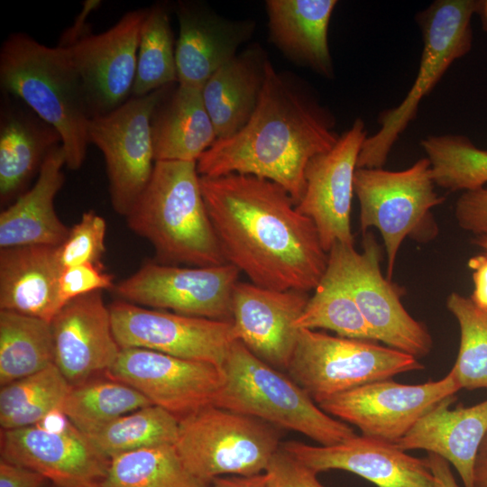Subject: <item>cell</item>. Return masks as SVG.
Instances as JSON below:
<instances>
[{
    "label": "cell",
    "instance_id": "1",
    "mask_svg": "<svg viewBox=\"0 0 487 487\" xmlns=\"http://www.w3.org/2000/svg\"><path fill=\"white\" fill-rule=\"evenodd\" d=\"M200 185L226 262L263 288L316 289L328 253L312 220L282 187L236 173L200 177Z\"/></svg>",
    "mask_w": 487,
    "mask_h": 487
},
{
    "label": "cell",
    "instance_id": "2",
    "mask_svg": "<svg viewBox=\"0 0 487 487\" xmlns=\"http://www.w3.org/2000/svg\"><path fill=\"white\" fill-rule=\"evenodd\" d=\"M332 113L271 61L257 106L237 133L217 139L198 160L200 177L252 175L282 187L296 206L309 161L330 150L340 134Z\"/></svg>",
    "mask_w": 487,
    "mask_h": 487
},
{
    "label": "cell",
    "instance_id": "3",
    "mask_svg": "<svg viewBox=\"0 0 487 487\" xmlns=\"http://www.w3.org/2000/svg\"><path fill=\"white\" fill-rule=\"evenodd\" d=\"M0 85L60 134L66 167L80 169L91 119L85 89L69 51L49 47L23 32L11 33L0 50Z\"/></svg>",
    "mask_w": 487,
    "mask_h": 487
},
{
    "label": "cell",
    "instance_id": "4",
    "mask_svg": "<svg viewBox=\"0 0 487 487\" xmlns=\"http://www.w3.org/2000/svg\"><path fill=\"white\" fill-rule=\"evenodd\" d=\"M125 218L133 233L150 242L159 263H226L206 207L196 161H155L146 188Z\"/></svg>",
    "mask_w": 487,
    "mask_h": 487
},
{
    "label": "cell",
    "instance_id": "5",
    "mask_svg": "<svg viewBox=\"0 0 487 487\" xmlns=\"http://www.w3.org/2000/svg\"><path fill=\"white\" fill-rule=\"evenodd\" d=\"M225 382L214 405L290 429L332 446L356 435L349 424L322 410L289 376L235 340L222 366Z\"/></svg>",
    "mask_w": 487,
    "mask_h": 487
},
{
    "label": "cell",
    "instance_id": "6",
    "mask_svg": "<svg viewBox=\"0 0 487 487\" xmlns=\"http://www.w3.org/2000/svg\"><path fill=\"white\" fill-rule=\"evenodd\" d=\"M476 10L477 0H436L417 14L423 41L418 73L403 100L380 112V128L363 142L357 168L383 167L393 145L417 117L422 99L449 67L470 51Z\"/></svg>",
    "mask_w": 487,
    "mask_h": 487
},
{
    "label": "cell",
    "instance_id": "7",
    "mask_svg": "<svg viewBox=\"0 0 487 487\" xmlns=\"http://www.w3.org/2000/svg\"><path fill=\"white\" fill-rule=\"evenodd\" d=\"M174 446L186 469L208 486L225 475L263 473L281 443L280 428L209 405L179 420Z\"/></svg>",
    "mask_w": 487,
    "mask_h": 487
},
{
    "label": "cell",
    "instance_id": "8",
    "mask_svg": "<svg viewBox=\"0 0 487 487\" xmlns=\"http://www.w3.org/2000/svg\"><path fill=\"white\" fill-rule=\"evenodd\" d=\"M435 186L427 158L402 170H355L354 189L360 205V228L363 234L370 227L377 228L381 234L387 253L386 278L390 280L405 238L427 243L438 234L431 210L445 198L435 191Z\"/></svg>",
    "mask_w": 487,
    "mask_h": 487
},
{
    "label": "cell",
    "instance_id": "9",
    "mask_svg": "<svg viewBox=\"0 0 487 487\" xmlns=\"http://www.w3.org/2000/svg\"><path fill=\"white\" fill-rule=\"evenodd\" d=\"M424 368L416 357L373 341L299 328L287 372L317 403L371 382Z\"/></svg>",
    "mask_w": 487,
    "mask_h": 487
},
{
    "label": "cell",
    "instance_id": "10",
    "mask_svg": "<svg viewBox=\"0 0 487 487\" xmlns=\"http://www.w3.org/2000/svg\"><path fill=\"white\" fill-rule=\"evenodd\" d=\"M381 257L380 245L372 233L367 232L362 253L354 245L334 244L327 266L350 291L376 341L417 359L424 357L433 347L431 335L403 307V289L381 274Z\"/></svg>",
    "mask_w": 487,
    "mask_h": 487
},
{
    "label": "cell",
    "instance_id": "11",
    "mask_svg": "<svg viewBox=\"0 0 487 487\" xmlns=\"http://www.w3.org/2000/svg\"><path fill=\"white\" fill-rule=\"evenodd\" d=\"M173 86L133 96L115 110L89 121L88 142L103 153L112 207L119 216L126 217L151 179L155 164L152 116Z\"/></svg>",
    "mask_w": 487,
    "mask_h": 487
},
{
    "label": "cell",
    "instance_id": "12",
    "mask_svg": "<svg viewBox=\"0 0 487 487\" xmlns=\"http://www.w3.org/2000/svg\"><path fill=\"white\" fill-rule=\"evenodd\" d=\"M240 271L217 266L181 267L148 262L112 289L120 299L153 309L233 321V295Z\"/></svg>",
    "mask_w": 487,
    "mask_h": 487
},
{
    "label": "cell",
    "instance_id": "13",
    "mask_svg": "<svg viewBox=\"0 0 487 487\" xmlns=\"http://www.w3.org/2000/svg\"><path fill=\"white\" fill-rule=\"evenodd\" d=\"M460 390L450 371L441 380L416 385L378 381L317 404L328 415L358 427L363 436L396 444L425 414Z\"/></svg>",
    "mask_w": 487,
    "mask_h": 487
},
{
    "label": "cell",
    "instance_id": "14",
    "mask_svg": "<svg viewBox=\"0 0 487 487\" xmlns=\"http://www.w3.org/2000/svg\"><path fill=\"white\" fill-rule=\"evenodd\" d=\"M120 348H142L222 367L236 340L233 321L189 317L118 299L109 306Z\"/></svg>",
    "mask_w": 487,
    "mask_h": 487
},
{
    "label": "cell",
    "instance_id": "15",
    "mask_svg": "<svg viewBox=\"0 0 487 487\" xmlns=\"http://www.w3.org/2000/svg\"><path fill=\"white\" fill-rule=\"evenodd\" d=\"M179 420L214 405L225 382L222 367L142 348H121L106 372Z\"/></svg>",
    "mask_w": 487,
    "mask_h": 487
},
{
    "label": "cell",
    "instance_id": "16",
    "mask_svg": "<svg viewBox=\"0 0 487 487\" xmlns=\"http://www.w3.org/2000/svg\"><path fill=\"white\" fill-rule=\"evenodd\" d=\"M368 137L357 118L335 144L317 154L305 172V190L297 209L314 223L325 252L335 244L354 245L351 209L358 157Z\"/></svg>",
    "mask_w": 487,
    "mask_h": 487
},
{
    "label": "cell",
    "instance_id": "17",
    "mask_svg": "<svg viewBox=\"0 0 487 487\" xmlns=\"http://www.w3.org/2000/svg\"><path fill=\"white\" fill-rule=\"evenodd\" d=\"M145 14L146 9L129 11L110 29L90 33L67 49L82 81L91 118L106 115L129 99Z\"/></svg>",
    "mask_w": 487,
    "mask_h": 487
},
{
    "label": "cell",
    "instance_id": "18",
    "mask_svg": "<svg viewBox=\"0 0 487 487\" xmlns=\"http://www.w3.org/2000/svg\"><path fill=\"white\" fill-rule=\"evenodd\" d=\"M1 458L32 469L56 487H102L110 459L69 421L1 430Z\"/></svg>",
    "mask_w": 487,
    "mask_h": 487
},
{
    "label": "cell",
    "instance_id": "19",
    "mask_svg": "<svg viewBox=\"0 0 487 487\" xmlns=\"http://www.w3.org/2000/svg\"><path fill=\"white\" fill-rule=\"evenodd\" d=\"M308 293L238 281L233 295L236 340L264 363L287 371L299 330L294 323L308 303Z\"/></svg>",
    "mask_w": 487,
    "mask_h": 487
},
{
    "label": "cell",
    "instance_id": "20",
    "mask_svg": "<svg viewBox=\"0 0 487 487\" xmlns=\"http://www.w3.org/2000/svg\"><path fill=\"white\" fill-rule=\"evenodd\" d=\"M281 447L317 473L347 471L377 487H434L427 459L414 457L395 444L363 435L332 446L289 441Z\"/></svg>",
    "mask_w": 487,
    "mask_h": 487
},
{
    "label": "cell",
    "instance_id": "21",
    "mask_svg": "<svg viewBox=\"0 0 487 487\" xmlns=\"http://www.w3.org/2000/svg\"><path fill=\"white\" fill-rule=\"evenodd\" d=\"M51 325L54 364L70 386L106 372L121 350L114 335L109 307L104 302L102 290L69 301Z\"/></svg>",
    "mask_w": 487,
    "mask_h": 487
},
{
    "label": "cell",
    "instance_id": "22",
    "mask_svg": "<svg viewBox=\"0 0 487 487\" xmlns=\"http://www.w3.org/2000/svg\"><path fill=\"white\" fill-rule=\"evenodd\" d=\"M176 14L179 32L175 46L178 84L203 87L207 80L238 53L255 24L221 17L198 2L181 1Z\"/></svg>",
    "mask_w": 487,
    "mask_h": 487
},
{
    "label": "cell",
    "instance_id": "23",
    "mask_svg": "<svg viewBox=\"0 0 487 487\" xmlns=\"http://www.w3.org/2000/svg\"><path fill=\"white\" fill-rule=\"evenodd\" d=\"M446 398L425 414L395 445L403 451L423 449L452 464L464 487H474V468L487 435V400L473 406L449 409Z\"/></svg>",
    "mask_w": 487,
    "mask_h": 487
},
{
    "label": "cell",
    "instance_id": "24",
    "mask_svg": "<svg viewBox=\"0 0 487 487\" xmlns=\"http://www.w3.org/2000/svg\"><path fill=\"white\" fill-rule=\"evenodd\" d=\"M62 144L46 157L32 188L0 213V249L45 245L59 247L69 229L58 216L54 201L65 181Z\"/></svg>",
    "mask_w": 487,
    "mask_h": 487
},
{
    "label": "cell",
    "instance_id": "25",
    "mask_svg": "<svg viewBox=\"0 0 487 487\" xmlns=\"http://www.w3.org/2000/svg\"><path fill=\"white\" fill-rule=\"evenodd\" d=\"M58 247L0 249V310L51 322L61 309Z\"/></svg>",
    "mask_w": 487,
    "mask_h": 487
},
{
    "label": "cell",
    "instance_id": "26",
    "mask_svg": "<svg viewBox=\"0 0 487 487\" xmlns=\"http://www.w3.org/2000/svg\"><path fill=\"white\" fill-rule=\"evenodd\" d=\"M0 115V201L11 204L41 168L49 153L62 142L59 132L26 105L5 94Z\"/></svg>",
    "mask_w": 487,
    "mask_h": 487
},
{
    "label": "cell",
    "instance_id": "27",
    "mask_svg": "<svg viewBox=\"0 0 487 487\" xmlns=\"http://www.w3.org/2000/svg\"><path fill=\"white\" fill-rule=\"evenodd\" d=\"M335 0H268L271 41L292 62L322 77L334 76L328 28Z\"/></svg>",
    "mask_w": 487,
    "mask_h": 487
},
{
    "label": "cell",
    "instance_id": "28",
    "mask_svg": "<svg viewBox=\"0 0 487 487\" xmlns=\"http://www.w3.org/2000/svg\"><path fill=\"white\" fill-rule=\"evenodd\" d=\"M265 51L253 43L218 69L202 87L216 140L237 133L253 115L264 85Z\"/></svg>",
    "mask_w": 487,
    "mask_h": 487
},
{
    "label": "cell",
    "instance_id": "29",
    "mask_svg": "<svg viewBox=\"0 0 487 487\" xmlns=\"http://www.w3.org/2000/svg\"><path fill=\"white\" fill-rule=\"evenodd\" d=\"M155 161H198L216 141L202 87L178 84L152 116Z\"/></svg>",
    "mask_w": 487,
    "mask_h": 487
},
{
    "label": "cell",
    "instance_id": "30",
    "mask_svg": "<svg viewBox=\"0 0 487 487\" xmlns=\"http://www.w3.org/2000/svg\"><path fill=\"white\" fill-rule=\"evenodd\" d=\"M51 325L43 319L0 310V384L6 385L54 364Z\"/></svg>",
    "mask_w": 487,
    "mask_h": 487
},
{
    "label": "cell",
    "instance_id": "31",
    "mask_svg": "<svg viewBox=\"0 0 487 487\" xmlns=\"http://www.w3.org/2000/svg\"><path fill=\"white\" fill-rule=\"evenodd\" d=\"M150 405L145 396L128 384L94 378L71 386L61 409L87 436L119 417Z\"/></svg>",
    "mask_w": 487,
    "mask_h": 487
},
{
    "label": "cell",
    "instance_id": "32",
    "mask_svg": "<svg viewBox=\"0 0 487 487\" xmlns=\"http://www.w3.org/2000/svg\"><path fill=\"white\" fill-rule=\"evenodd\" d=\"M70 387L55 364L1 386V429L36 425L51 411L62 408Z\"/></svg>",
    "mask_w": 487,
    "mask_h": 487
},
{
    "label": "cell",
    "instance_id": "33",
    "mask_svg": "<svg viewBox=\"0 0 487 487\" xmlns=\"http://www.w3.org/2000/svg\"><path fill=\"white\" fill-rule=\"evenodd\" d=\"M179 420L167 410L150 405L107 423L87 436L106 457L148 447L175 445Z\"/></svg>",
    "mask_w": 487,
    "mask_h": 487
},
{
    "label": "cell",
    "instance_id": "34",
    "mask_svg": "<svg viewBox=\"0 0 487 487\" xmlns=\"http://www.w3.org/2000/svg\"><path fill=\"white\" fill-rule=\"evenodd\" d=\"M102 487H207L182 464L174 445L143 448L110 459Z\"/></svg>",
    "mask_w": 487,
    "mask_h": 487
},
{
    "label": "cell",
    "instance_id": "35",
    "mask_svg": "<svg viewBox=\"0 0 487 487\" xmlns=\"http://www.w3.org/2000/svg\"><path fill=\"white\" fill-rule=\"evenodd\" d=\"M294 326L323 328L339 336L377 342L350 291L329 266Z\"/></svg>",
    "mask_w": 487,
    "mask_h": 487
},
{
    "label": "cell",
    "instance_id": "36",
    "mask_svg": "<svg viewBox=\"0 0 487 487\" xmlns=\"http://www.w3.org/2000/svg\"><path fill=\"white\" fill-rule=\"evenodd\" d=\"M420 144L430 161L436 185L451 192L470 191L487 183V151L462 134L428 135Z\"/></svg>",
    "mask_w": 487,
    "mask_h": 487
},
{
    "label": "cell",
    "instance_id": "37",
    "mask_svg": "<svg viewBox=\"0 0 487 487\" xmlns=\"http://www.w3.org/2000/svg\"><path fill=\"white\" fill-rule=\"evenodd\" d=\"M175 49L168 9L154 4L146 9L141 28L133 96L178 84Z\"/></svg>",
    "mask_w": 487,
    "mask_h": 487
},
{
    "label": "cell",
    "instance_id": "38",
    "mask_svg": "<svg viewBox=\"0 0 487 487\" xmlns=\"http://www.w3.org/2000/svg\"><path fill=\"white\" fill-rule=\"evenodd\" d=\"M446 308L460 328L458 354L451 371L461 389L487 391V311L457 292L448 296Z\"/></svg>",
    "mask_w": 487,
    "mask_h": 487
},
{
    "label": "cell",
    "instance_id": "39",
    "mask_svg": "<svg viewBox=\"0 0 487 487\" xmlns=\"http://www.w3.org/2000/svg\"><path fill=\"white\" fill-rule=\"evenodd\" d=\"M106 220L93 210L84 212L58 247L63 270L83 263H101L106 253Z\"/></svg>",
    "mask_w": 487,
    "mask_h": 487
},
{
    "label": "cell",
    "instance_id": "40",
    "mask_svg": "<svg viewBox=\"0 0 487 487\" xmlns=\"http://www.w3.org/2000/svg\"><path fill=\"white\" fill-rule=\"evenodd\" d=\"M114 277L104 270L102 263H83L66 268L60 279V299L62 307L69 301L103 289H112Z\"/></svg>",
    "mask_w": 487,
    "mask_h": 487
},
{
    "label": "cell",
    "instance_id": "41",
    "mask_svg": "<svg viewBox=\"0 0 487 487\" xmlns=\"http://www.w3.org/2000/svg\"><path fill=\"white\" fill-rule=\"evenodd\" d=\"M265 487H325L317 473L284 450L281 446L264 473Z\"/></svg>",
    "mask_w": 487,
    "mask_h": 487
},
{
    "label": "cell",
    "instance_id": "42",
    "mask_svg": "<svg viewBox=\"0 0 487 487\" xmlns=\"http://www.w3.org/2000/svg\"><path fill=\"white\" fill-rule=\"evenodd\" d=\"M455 216L464 230L475 234L487 230V188L463 192L456 201Z\"/></svg>",
    "mask_w": 487,
    "mask_h": 487
},
{
    "label": "cell",
    "instance_id": "43",
    "mask_svg": "<svg viewBox=\"0 0 487 487\" xmlns=\"http://www.w3.org/2000/svg\"><path fill=\"white\" fill-rule=\"evenodd\" d=\"M473 243L484 250V253L473 256L468 267L473 271V291L471 299L487 311V230L476 234Z\"/></svg>",
    "mask_w": 487,
    "mask_h": 487
},
{
    "label": "cell",
    "instance_id": "44",
    "mask_svg": "<svg viewBox=\"0 0 487 487\" xmlns=\"http://www.w3.org/2000/svg\"><path fill=\"white\" fill-rule=\"evenodd\" d=\"M47 479L27 467L0 460V487H42Z\"/></svg>",
    "mask_w": 487,
    "mask_h": 487
},
{
    "label": "cell",
    "instance_id": "45",
    "mask_svg": "<svg viewBox=\"0 0 487 487\" xmlns=\"http://www.w3.org/2000/svg\"><path fill=\"white\" fill-rule=\"evenodd\" d=\"M101 5L99 0H87L82 4V9L75 18L71 26L67 28L61 34L59 45L68 49L78 42L83 37L90 34L89 25L87 23V16Z\"/></svg>",
    "mask_w": 487,
    "mask_h": 487
},
{
    "label": "cell",
    "instance_id": "46",
    "mask_svg": "<svg viewBox=\"0 0 487 487\" xmlns=\"http://www.w3.org/2000/svg\"><path fill=\"white\" fill-rule=\"evenodd\" d=\"M427 459L434 477V487H458L446 460L432 453H428Z\"/></svg>",
    "mask_w": 487,
    "mask_h": 487
},
{
    "label": "cell",
    "instance_id": "47",
    "mask_svg": "<svg viewBox=\"0 0 487 487\" xmlns=\"http://www.w3.org/2000/svg\"><path fill=\"white\" fill-rule=\"evenodd\" d=\"M207 487H265L264 474L253 476H221L215 478Z\"/></svg>",
    "mask_w": 487,
    "mask_h": 487
},
{
    "label": "cell",
    "instance_id": "48",
    "mask_svg": "<svg viewBox=\"0 0 487 487\" xmlns=\"http://www.w3.org/2000/svg\"><path fill=\"white\" fill-rule=\"evenodd\" d=\"M474 487H487V460L479 457L474 468Z\"/></svg>",
    "mask_w": 487,
    "mask_h": 487
},
{
    "label": "cell",
    "instance_id": "49",
    "mask_svg": "<svg viewBox=\"0 0 487 487\" xmlns=\"http://www.w3.org/2000/svg\"><path fill=\"white\" fill-rule=\"evenodd\" d=\"M476 14L480 18L482 29L487 32V0H477Z\"/></svg>",
    "mask_w": 487,
    "mask_h": 487
},
{
    "label": "cell",
    "instance_id": "50",
    "mask_svg": "<svg viewBox=\"0 0 487 487\" xmlns=\"http://www.w3.org/2000/svg\"><path fill=\"white\" fill-rule=\"evenodd\" d=\"M478 457L487 460V435L481 445Z\"/></svg>",
    "mask_w": 487,
    "mask_h": 487
}]
</instances>
